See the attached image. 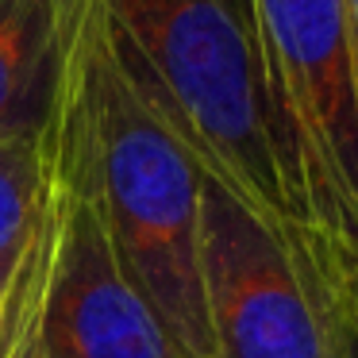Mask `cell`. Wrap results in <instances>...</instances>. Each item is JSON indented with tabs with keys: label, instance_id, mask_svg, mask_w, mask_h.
<instances>
[{
	"label": "cell",
	"instance_id": "cell-1",
	"mask_svg": "<svg viewBox=\"0 0 358 358\" xmlns=\"http://www.w3.org/2000/svg\"><path fill=\"white\" fill-rule=\"evenodd\" d=\"M101 4L135 81L189 147L201 173L285 239L343 250L320 227L255 0Z\"/></svg>",
	"mask_w": 358,
	"mask_h": 358
},
{
	"label": "cell",
	"instance_id": "cell-2",
	"mask_svg": "<svg viewBox=\"0 0 358 358\" xmlns=\"http://www.w3.org/2000/svg\"><path fill=\"white\" fill-rule=\"evenodd\" d=\"M70 81L85 127L96 208L120 262L181 355L212 358L201 166L135 81L101 0H89L81 12Z\"/></svg>",
	"mask_w": 358,
	"mask_h": 358
},
{
	"label": "cell",
	"instance_id": "cell-3",
	"mask_svg": "<svg viewBox=\"0 0 358 358\" xmlns=\"http://www.w3.org/2000/svg\"><path fill=\"white\" fill-rule=\"evenodd\" d=\"M201 178L212 358H358V258L285 239Z\"/></svg>",
	"mask_w": 358,
	"mask_h": 358
},
{
	"label": "cell",
	"instance_id": "cell-4",
	"mask_svg": "<svg viewBox=\"0 0 358 358\" xmlns=\"http://www.w3.org/2000/svg\"><path fill=\"white\" fill-rule=\"evenodd\" d=\"M58 231L39 308L47 358H185L108 239L70 66L47 124Z\"/></svg>",
	"mask_w": 358,
	"mask_h": 358
},
{
	"label": "cell",
	"instance_id": "cell-5",
	"mask_svg": "<svg viewBox=\"0 0 358 358\" xmlns=\"http://www.w3.org/2000/svg\"><path fill=\"white\" fill-rule=\"evenodd\" d=\"M320 227L358 255V43L347 0H255Z\"/></svg>",
	"mask_w": 358,
	"mask_h": 358
},
{
	"label": "cell",
	"instance_id": "cell-6",
	"mask_svg": "<svg viewBox=\"0 0 358 358\" xmlns=\"http://www.w3.org/2000/svg\"><path fill=\"white\" fill-rule=\"evenodd\" d=\"M89 0H0V139L43 135Z\"/></svg>",
	"mask_w": 358,
	"mask_h": 358
},
{
	"label": "cell",
	"instance_id": "cell-7",
	"mask_svg": "<svg viewBox=\"0 0 358 358\" xmlns=\"http://www.w3.org/2000/svg\"><path fill=\"white\" fill-rule=\"evenodd\" d=\"M50 147L43 135L0 139V304L50 212Z\"/></svg>",
	"mask_w": 358,
	"mask_h": 358
},
{
	"label": "cell",
	"instance_id": "cell-8",
	"mask_svg": "<svg viewBox=\"0 0 358 358\" xmlns=\"http://www.w3.org/2000/svg\"><path fill=\"white\" fill-rule=\"evenodd\" d=\"M347 16H350V31H355V43H358V0H347Z\"/></svg>",
	"mask_w": 358,
	"mask_h": 358
},
{
	"label": "cell",
	"instance_id": "cell-9",
	"mask_svg": "<svg viewBox=\"0 0 358 358\" xmlns=\"http://www.w3.org/2000/svg\"><path fill=\"white\" fill-rule=\"evenodd\" d=\"M0 339H4V304H0Z\"/></svg>",
	"mask_w": 358,
	"mask_h": 358
}]
</instances>
